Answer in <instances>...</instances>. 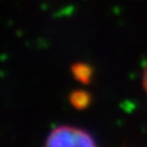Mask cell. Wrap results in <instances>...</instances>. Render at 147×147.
I'll list each match as a JSON object with an SVG mask.
<instances>
[{
	"instance_id": "cell-1",
	"label": "cell",
	"mask_w": 147,
	"mask_h": 147,
	"mask_svg": "<svg viewBox=\"0 0 147 147\" xmlns=\"http://www.w3.org/2000/svg\"><path fill=\"white\" fill-rule=\"evenodd\" d=\"M45 145L50 147H61V146H94L95 140L93 136L84 129L71 126V125H60L55 127L47 137Z\"/></svg>"
},
{
	"instance_id": "cell-2",
	"label": "cell",
	"mask_w": 147,
	"mask_h": 147,
	"mask_svg": "<svg viewBox=\"0 0 147 147\" xmlns=\"http://www.w3.org/2000/svg\"><path fill=\"white\" fill-rule=\"evenodd\" d=\"M142 88H144L145 93L147 94V63L142 71Z\"/></svg>"
}]
</instances>
